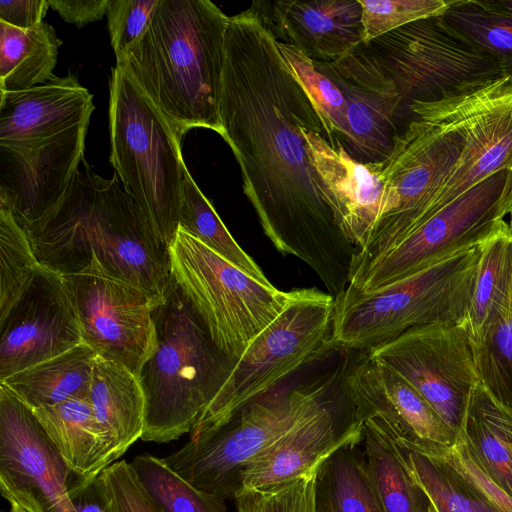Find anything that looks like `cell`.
Returning a JSON list of instances; mask_svg holds the SVG:
<instances>
[{"label":"cell","instance_id":"1","mask_svg":"<svg viewBox=\"0 0 512 512\" xmlns=\"http://www.w3.org/2000/svg\"><path fill=\"white\" fill-rule=\"evenodd\" d=\"M219 119L265 235L340 296L358 248L337 221L304 130L323 128L327 138L328 132L252 6L231 16L226 29Z\"/></svg>","mask_w":512,"mask_h":512},{"label":"cell","instance_id":"2","mask_svg":"<svg viewBox=\"0 0 512 512\" xmlns=\"http://www.w3.org/2000/svg\"><path fill=\"white\" fill-rule=\"evenodd\" d=\"M24 229L40 264L62 276L106 275L154 297L171 281L168 250L117 174L104 178L85 158L61 199Z\"/></svg>","mask_w":512,"mask_h":512},{"label":"cell","instance_id":"3","mask_svg":"<svg viewBox=\"0 0 512 512\" xmlns=\"http://www.w3.org/2000/svg\"><path fill=\"white\" fill-rule=\"evenodd\" d=\"M230 17L209 0H160L120 67L160 110L176 135L221 134L219 100Z\"/></svg>","mask_w":512,"mask_h":512},{"label":"cell","instance_id":"4","mask_svg":"<svg viewBox=\"0 0 512 512\" xmlns=\"http://www.w3.org/2000/svg\"><path fill=\"white\" fill-rule=\"evenodd\" d=\"M443 13L360 42L337 61L315 62L391 102L402 131L411 121L408 108L412 103L435 102L462 85L505 74L492 54Z\"/></svg>","mask_w":512,"mask_h":512},{"label":"cell","instance_id":"5","mask_svg":"<svg viewBox=\"0 0 512 512\" xmlns=\"http://www.w3.org/2000/svg\"><path fill=\"white\" fill-rule=\"evenodd\" d=\"M352 351L343 349L341 358L318 371L301 375L304 369L164 461L195 488L234 498L247 465L341 391L356 357Z\"/></svg>","mask_w":512,"mask_h":512},{"label":"cell","instance_id":"6","mask_svg":"<svg viewBox=\"0 0 512 512\" xmlns=\"http://www.w3.org/2000/svg\"><path fill=\"white\" fill-rule=\"evenodd\" d=\"M154 321L157 348L139 376L146 402L141 440L167 443L190 433L235 360L214 344L172 277Z\"/></svg>","mask_w":512,"mask_h":512},{"label":"cell","instance_id":"7","mask_svg":"<svg viewBox=\"0 0 512 512\" xmlns=\"http://www.w3.org/2000/svg\"><path fill=\"white\" fill-rule=\"evenodd\" d=\"M110 163L158 243L168 250L178 226L186 166L181 139L117 65L109 81Z\"/></svg>","mask_w":512,"mask_h":512},{"label":"cell","instance_id":"8","mask_svg":"<svg viewBox=\"0 0 512 512\" xmlns=\"http://www.w3.org/2000/svg\"><path fill=\"white\" fill-rule=\"evenodd\" d=\"M480 252V244L473 246L376 292L362 293L348 285L335 298L334 345L369 351L414 327L463 325Z\"/></svg>","mask_w":512,"mask_h":512},{"label":"cell","instance_id":"9","mask_svg":"<svg viewBox=\"0 0 512 512\" xmlns=\"http://www.w3.org/2000/svg\"><path fill=\"white\" fill-rule=\"evenodd\" d=\"M293 291L281 314L235 360L189 439L225 425L245 406L338 349L332 337L335 298L315 287Z\"/></svg>","mask_w":512,"mask_h":512},{"label":"cell","instance_id":"10","mask_svg":"<svg viewBox=\"0 0 512 512\" xmlns=\"http://www.w3.org/2000/svg\"><path fill=\"white\" fill-rule=\"evenodd\" d=\"M168 255L172 279L214 344L232 360L281 314L294 293L251 276L181 227Z\"/></svg>","mask_w":512,"mask_h":512},{"label":"cell","instance_id":"11","mask_svg":"<svg viewBox=\"0 0 512 512\" xmlns=\"http://www.w3.org/2000/svg\"><path fill=\"white\" fill-rule=\"evenodd\" d=\"M462 143L457 130L432 118L412 119L396 135L393 151L383 165L380 213L366 244L355 255L350 283L422 222L452 174Z\"/></svg>","mask_w":512,"mask_h":512},{"label":"cell","instance_id":"12","mask_svg":"<svg viewBox=\"0 0 512 512\" xmlns=\"http://www.w3.org/2000/svg\"><path fill=\"white\" fill-rule=\"evenodd\" d=\"M408 112L410 119L442 121L463 138L459 160L421 223L490 175L512 170L511 75L462 85L435 102H414Z\"/></svg>","mask_w":512,"mask_h":512},{"label":"cell","instance_id":"13","mask_svg":"<svg viewBox=\"0 0 512 512\" xmlns=\"http://www.w3.org/2000/svg\"><path fill=\"white\" fill-rule=\"evenodd\" d=\"M512 170H500L417 226L395 248L349 284L380 291L458 252L479 245L505 221Z\"/></svg>","mask_w":512,"mask_h":512},{"label":"cell","instance_id":"14","mask_svg":"<svg viewBox=\"0 0 512 512\" xmlns=\"http://www.w3.org/2000/svg\"><path fill=\"white\" fill-rule=\"evenodd\" d=\"M367 353L406 379L458 433L471 393L479 383L463 325L414 327Z\"/></svg>","mask_w":512,"mask_h":512},{"label":"cell","instance_id":"15","mask_svg":"<svg viewBox=\"0 0 512 512\" xmlns=\"http://www.w3.org/2000/svg\"><path fill=\"white\" fill-rule=\"evenodd\" d=\"M76 309L82 343L97 357L140 376L157 348L154 310L163 297L100 274L63 276Z\"/></svg>","mask_w":512,"mask_h":512},{"label":"cell","instance_id":"16","mask_svg":"<svg viewBox=\"0 0 512 512\" xmlns=\"http://www.w3.org/2000/svg\"><path fill=\"white\" fill-rule=\"evenodd\" d=\"M73 475L33 411L0 384L1 495L28 512H76Z\"/></svg>","mask_w":512,"mask_h":512},{"label":"cell","instance_id":"17","mask_svg":"<svg viewBox=\"0 0 512 512\" xmlns=\"http://www.w3.org/2000/svg\"><path fill=\"white\" fill-rule=\"evenodd\" d=\"M81 343L80 325L66 280L41 265L0 320V382Z\"/></svg>","mask_w":512,"mask_h":512},{"label":"cell","instance_id":"18","mask_svg":"<svg viewBox=\"0 0 512 512\" xmlns=\"http://www.w3.org/2000/svg\"><path fill=\"white\" fill-rule=\"evenodd\" d=\"M89 122L29 146L0 145V206L25 228L64 195L84 159Z\"/></svg>","mask_w":512,"mask_h":512},{"label":"cell","instance_id":"19","mask_svg":"<svg viewBox=\"0 0 512 512\" xmlns=\"http://www.w3.org/2000/svg\"><path fill=\"white\" fill-rule=\"evenodd\" d=\"M361 441L362 420L356 415L346 380L330 401L247 465L240 490L281 485L317 469L341 447Z\"/></svg>","mask_w":512,"mask_h":512},{"label":"cell","instance_id":"20","mask_svg":"<svg viewBox=\"0 0 512 512\" xmlns=\"http://www.w3.org/2000/svg\"><path fill=\"white\" fill-rule=\"evenodd\" d=\"M252 8L277 41L313 61H337L362 41L359 0L255 1Z\"/></svg>","mask_w":512,"mask_h":512},{"label":"cell","instance_id":"21","mask_svg":"<svg viewBox=\"0 0 512 512\" xmlns=\"http://www.w3.org/2000/svg\"><path fill=\"white\" fill-rule=\"evenodd\" d=\"M93 95L75 74L53 76L23 91L0 94V145L38 144L90 122Z\"/></svg>","mask_w":512,"mask_h":512},{"label":"cell","instance_id":"22","mask_svg":"<svg viewBox=\"0 0 512 512\" xmlns=\"http://www.w3.org/2000/svg\"><path fill=\"white\" fill-rule=\"evenodd\" d=\"M304 134L337 221L359 250L366 244L380 213L384 162H357L339 141L330 144L323 128L305 129Z\"/></svg>","mask_w":512,"mask_h":512},{"label":"cell","instance_id":"23","mask_svg":"<svg viewBox=\"0 0 512 512\" xmlns=\"http://www.w3.org/2000/svg\"><path fill=\"white\" fill-rule=\"evenodd\" d=\"M90 402L104 434L111 465L142 437L146 402L140 379L124 366L97 357Z\"/></svg>","mask_w":512,"mask_h":512},{"label":"cell","instance_id":"24","mask_svg":"<svg viewBox=\"0 0 512 512\" xmlns=\"http://www.w3.org/2000/svg\"><path fill=\"white\" fill-rule=\"evenodd\" d=\"M31 410L74 474L95 476L110 465L90 399H69Z\"/></svg>","mask_w":512,"mask_h":512},{"label":"cell","instance_id":"25","mask_svg":"<svg viewBox=\"0 0 512 512\" xmlns=\"http://www.w3.org/2000/svg\"><path fill=\"white\" fill-rule=\"evenodd\" d=\"M97 355L84 343L21 370L0 384L30 409L69 399H90L92 373Z\"/></svg>","mask_w":512,"mask_h":512},{"label":"cell","instance_id":"26","mask_svg":"<svg viewBox=\"0 0 512 512\" xmlns=\"http://www.w3.org/2000/svg\"><path fill=\"white\" fill-rule=\"evenodd\" d=\"M473 296L463 327L471 344L484 340L507 312L512 295V229L508 221L480 244Z\"/></svg>","mask_w":512,"mask_h":512},{"label":"cell","instance_id":"27","mask_svg":"<svg viewBox=\"0 0 512 512\" xmlns=\"http://www.w3.org/2000/svg\"><path fill=\"white\" fill-rule=\"evenodd\" d=\"M478 464L512 498V414L478 383L458 431Z\"/></svg>","mask_w":512,"mask_h":512},{"label":"cell","instance_id":"28","mask_svg":"<svg viewBox=\"0 0 512 512\" xmlns=\"http://www.w3.org/2000/svg\"><path fill=\"white\" fill-rule=\"evenodd\" d=\"M315 66L336 82L346 99V134L339 141L359 163L386 161L399 133L397 112L387 99L358 88L332 72Z\"/></svg>","mask_w":512,"mask_h":512},{"label":"cell","instance_id":"29","mask_svg":"<svg viewBox=\"0 0 512 512\" xmlns=\"http://www.w3.org/2000/svg\"><path fill=\"white\" fill-rule=\"evenodd\" d=\"M62 44L44 21L27 29L0 21V91H23L50 80Z\"/></svg>","mask_w":512,"mask_h":512},{"label":"cell","instance_id":"30","mask_svg":"<svg viewBox=\"0 0 512 512\" xmlns=\"http://www.w3.org/2000/svg\"><path fill=\"white\" fill-rule=\"evenodd\" d=\"M316 512H385L358 444L341 447L321 463Z\"/></svg>","mask_w":512,"mask_h":512},{"label":"cell","instance_id":"31","mask_svg":"<svg viewBox=\"0 0 512 512\" xmlns=\"http://www.w3.org/2000/svg\"><path fill=\"white\" fill-rule=\"evenodd\" d=\"M364 457L385 512H428L430 501L396 455L388 436L362 420Z\"/></svg>","mask_w":512,"mask_h":512},{"label":"cell","instance_id":"32","mask_svg":"<svg viewBox=\"0 0 512 512\" xmlns=\"http://www.w3.org/2000/svg\"><path fill=\"white\" fill-rule=\"evenodd\" d=\"M390 441L408 474L425 492L436 512H500L440 459Z\"/></svg>","mask_w":512,"mask_h":512},{"label":"cell","instance_id":"33","mask_svg":"<svg viewBox=\"0 0 512 512\" xmlns=\"http://www.w3.org/2000/svg\"><path fill=\"white\" fill-rule=\"evenodd\" d=\"M178 227L251 276L270 282L260 266L232 237L186 166L183 171V196Z\"/></svg>","mask_w":512,"mask_h":512},{"label":"cell","instance_id":"34","mask_svg":"<svg viewBox=\"0 0 512 512\" xmlns=\"http://www.w3.org/2000/svg\"><path fill=\"white\" fill-rule=\"evenodd\" d=\"M130 465L160 512H227L225 499L195 488L163 458L142 454Z\"/></svg>","mask_w":512,"mask_h":512},{"label":"cell","instance_id":"35","mask_svg":"<svg viewBox=\"0 0 512 512\" xmlns=\"http://www.w3.org/2000/svg\"><path fill=\"white\" fill-rule=\"evenodd\" d=\"M40 267L27 232L10 209L0 206V320Z\"/></svg>","mask_w":512,"mask_h":512},{"label":"cell","instance_id":"36","mask_svg":"<svg viewBox=\"0 0 512 512\" xmlns=\"http://www.w3.org/2000/svg\"><path fill=\"white\" fill-rule=\"evenodd\" d=\"M277 41V40H276ZM287 67L303 85L320 111L328 132L329 143L336 145L346 134V99L338 85L314 61L294 46L277 41Z\"/></svg>","mask_w":512,"mask_h":512},{"label":"cell","instance_id":"37","mask_svg":"<svg viewBox=\"0 0 512 512\" xmlns=\"http://www.w3.org/2000/svg\"><path fill=\"white\" fill-rule=\"evenodd\" d=\"M479 383L512 414V295L507 312L477 344H471Z\"/></svg>","mask_w":512,"mask_h":512},{"label":"cell","instance_id":"38","mask_svg":"<svg viewBox=\"0 0 512 512\" xmlns=\"http://www.w3.org/2000/svg\"><path fill=\"white\" fill-rule=\"evenodd\" d=\"M444 17L492 54L512 76V18L483 7L478 0H450Z\"/></svg>","mask_w":512,"mask_h":512},{"label":"cell","instance_id":"39","mask_svg":"<svg viewBox=\"0 0 512 512\" xmlns=\"http://www.w3.org/2000/svg\"><path fill=\"white\" fill-rule=\"evenodd\" d=\"M318 468L272 488L238 491L233 498L236 512H316Z\"/></svg>","mask_w":512,"mask_h":512},{"label":"cell","instance_id":"40","mask_svg":"<svg viewBox=\"0 0 512 512\" xmlns=\"http://www.w3.org/2000/svg\"><path fill=\"white\" fill-rule=\"evenodd\" d=\"M362 41L368 42L411 22L442 14L450 0H359Z\"/></svg>","mask_w":512,"mask_h":512},{"label":"cell","instance_id":"41","mask_svg":"<svg viewBox=\"0 0 512 512\" xmlns=\"http://www.w3.org/2000/svg\"><path fill=\"white\" fill-rule=\"evenodd\" d=\"M413 450L440 459L500 512H512V498L478 464L464 441L458 435L457 441L451 446L427 443Z\"/></svg>","mask_w":512,"mask_h":512},{"label":"cell","instance_id":"42","mask_svg":"<svg viewBox=\"0 0 512 512\" xmlns=\"http://www.w3.org/2000/svg\"><path fill=\"white\" fill-rule=\"evenodd\" d=\"M160 0H109L107 26L116 60L144 33Z\"/></svg>","mask_w":512,"mask_h":512},{"label":"cell","instance_id":"43","mask_svg":"<svg viewBox=\"0 0 512 512\" xmlns=\"http://www.w3.org/2000/svg\"><path fill=\"white\" fill-rule=\"evenodd\" d=\"M101 476L118 512H160L138 481L130 463H112Z\"/></svg>","mask_w":512,"mask_h":512},{"label":"cell","instance_id":"44","mask_svg":"<svg viewBox=\"0 0 512 512\" xmlns=\"http://www.w3.org/2000/svg\"><path fill=\"white\" fill-rule=\"evenodd\" d=\"M68 492L76 512H118L101 474L90 477L74 474Z\"/></svg>","mask_w":512,"mask_h":512},{"label":"cell","instance_id":"45","mask_svg":"<svg viewBox=\"0 0 512 512\" xmlns=\"http://www.w3.org/2000/svg\"><path fill=\"white\" fill-rule=\"evenodd\" d=\"M48 0H1L0 21L11 26L27 29L43 22Z\"/></svg>","mask_w":512,"mask_h":512},{"label":"cell","instance_id":"46","mask_svg":"<svg viewBox=\"0 0 512 512\" xmlns=\"http://www.w3.org/2000/svg\"><path fill=\"white\" fill-rule=\"evenodd\" d=\"M51 9L78 28L103 18L109 0H48Z\"/></svg>","mask_w":512,"mask_h":512},{"label":"cell","instance_id":"47","mask_svg":"<svg viewBox=\"0 0 512 512\" xmlns=\"http://www.w3.org/2000/svg\"><path fill=\"white\" fill-rule=\"evenodd\" d=\"M479 3L491 11L512 18V0H478Z\"/></svg>","mask_w":512,"mask_h":512},{"label":"cell","instance_id":"48","mask_svg":"<svg viewBox=\"0 0 512 512\" xmlns=\"http://www.w3.org/2000/svg\"><path fill=\"white\" fill-rule=\"evenodd\" d=\"M504 209H505L506 216H508V215L510 216L512 214V182H511L510 192L505 201Z\"/></svg>","mask_w":512,"mask_h":512},{"label":"cell","instance_id":"49","mask_svg":"<svg viewBox=\"0 0 512 512\" xmlns=\"http://www.w3.org/2000/svg\"><path fill=\"white\" fill-rule=\"evenodd\" d=\"M9 512H28L25 509L17 506V505H11V509Z\"/></svg>","mask_w":512,"mask_h":512},{"label":"cell","instance_id":"50","mask_svg":"<svg viewBox=\"0 0 512 512\" xmlns=\"http://www.w3.org/2000/svg\"><path fill=\"white\" fill-rule=\"evenodd\" d=\"M428 512H436V510L434 509V507L432 505H430Z\"/></svg>","mask_w":512,"mask_h":512},{"label":"cell","instance_id":"51","mask_svg":"<svg viewBox=\"0 0 512 512\" xmlns=\"http://www.w3.org/2000/svg\"><path fill=\"white\" fill-rule=\"evenodd\" d=\"M508 222H509V225H510V227H511V229H512V214L510 215V219H509V221H508Z\"/></svg>","mask_w":512,"mask_h":512}]
</instances>
